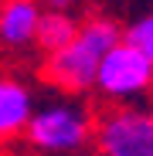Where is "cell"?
Listing matches in <instances>:
<instances>
[{
	"label": "cell",
	"mask_w": 153,
	"mask_h": 156,
	"mask_svg": "<svg viewBox=\"0 0 153 156\" xmlns=\"http://www.w3.org/2000/svg\"><path fill=\"white\" fill-rule=\"evenodd\" d=\"M122 37V27L112 20V17H89L78 24V31H75V37L58 48L55 55H48V65H44V75L48 82L68 92V95H82L92 88L95 82V68L102 61V55Z\"/></svg>",
	"instance_id": "obj_1"
},
{
	"label": "cell",
	"mask_w": 153,
	"mask_h": 156,
	"mask_svg": "<svg viewBox=\"0 0 153 156\" xmlns=\"http://www.w3.org/2000/svg\"><path fill=\"white\" fill-rule=\"evenodd\" d=\"M92 133H95V119H92L89 105H82L75 98L34 105L27 126H24V139L44 156L78 153L92 143Z\"/></svg>",
	"instance_id": "obj_2"
},
{
	"label": "cell",
	"mask_w": 153,
	"mask_h": 156,
	"mask_svg": "<svg viewBox=\"0 0 153 156\" xmlns=\"http://www.w3.org/2000/svg\"><path fill=\"white\" fill-rule=\"evenodd\" d=\"M92 88L116 105H136L140 98H146L153 92V65L140 48L119 37L102 55Z\"/></svg>",
	"instance_id": "obj_3"
},
{
	"label": "cell",
	"mask_w": 153,
	"mask_h": 156,
	"mask_svg": "<svg viewBox=\"0 0 153 156\" xmlns=\"http://www.w3.org/2000/svg\"><path fill=\"white\" fill-rule=\"evenodd\" d=\"M99 156H153V115L140 105H119L95 119Z\"/></svg>",
	"instance_id": "obj_4"
},
{
	"label": "cell",
	"mask_w": 153,
	"mask_h": 156,
	"mask_svg": "<svg viewBox=\"0 0 153 156\" xmlns=\"http://www.w3.org/2000/svg\"><path fill=\"white\" fill-rule=\"evenodd\" d=\"M41 17L38 0H4L0 4V48L24 51L34 44V27Z\"/></svg>",
	"instance_id": "obj_5"
},
{
	"label": "cell",
	"mask_w": 153,
	"mask_h": 156,
	"mask_svg": "<svg viewBox=\"0 0 153 156\" xmlns=\"http://www.w3.org/2000/svg\"><path fill=\"white\" fill-rule=\"evenodd\" d=\"M31 112H34V92L20 78H0V139L24 136Z\"/></svg>",
	"instance_id": "obj_6"
},
{
	"label": "cell",
	"mask_w": 153,
	"mask_h": 156,
	"mask_svg": "<svg viewBox=\"0 0 153 156\" xmlns=\"http://www.w3.org/2000/svg\"><path fill=\"white\" fill-rule=\"evenodd\" d=\"M75 31H78V20L71 10H41L34 27V44L44 55H55L58 48H65L75 37Z\"/></svg>",
	"instance_id": "obj_7"
},
{
	"label": "cell",
	"mask_w": 153,
	"mask_h": 156,
	"mask_svg": "<svg viewBox=\"0 0 153 156\" xmlns=\"http://www.w3.org/2000/svg\"><path fill=\"white\" fill-rule=\"evenodd\" d=\"M122 41H129L133 48H140L143 55L150 58V65H153V10L133 17L129 27H122Z\"/></svg>",
	"instance_id": "obj_8"
},
{
	"label": "cell",
	"mask_w": 153,
	"mask_h": 156,
	"mask_svg": "<svg viewBox=\"0 0 153 156\" xmlns=\"http://www.w3.org/2000/svg\"><path fill=\"white\" fill-rule=\"evenodd\" d=\"M44 4H48V10H75L82 0H44Z\"/></svg>",
	"instance_id": "obj_9"
},
{
	"label": "cell",
	"mask_w": 153,
	"mask_h": 156,
	"mask_svg": "<svg viewBox=\"0 0 153 156\" xmlns=\"http://www.w3.org/2000/svg\"><path fill=\"white\" fill-rule=\"evenodd\" d=\"M68 156H99V153H89V149H78V153H68Z\"/></svg>",
	"instance_id": "obj_10"
},
{
	"label": "cell",
	"mask_w": 153,
	"mask_h": 156,
	"mask_svg": "<svg viewBox=\"0 0 153 156\" xmlns=\"http://www.w3.org/2000/svg\"><path fill=\"white\" fill-rule=\"evenodd\" d=\"M150 115H153V105H150Z\"/></svg>",
	"instance_id": "obj_11"
},
{
	"label": "cell",
	"mask_w": 153,
	"mask_h": 156,
	"mask_svg": "<svg viewBox=\"0 0 153 156\" xmlns=\"http://www.w3.org/2000/svg\"><path fill=\"white\" fill-rule=\"evenodd\" d=\"M0 4H4V0H0Z\"/></svg>",
	"instance_id": "obj_12"
}]
</instances>
